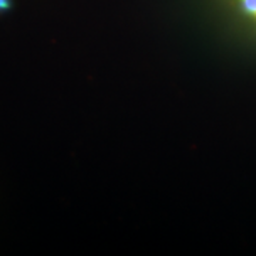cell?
<instances>
[{
	"label": "cell",
	"instance_id": "1",
	"mask_svg": "<svg viewBox=\"0 0 256 256\" xmlns=\"http://www.w3.org/2000/svg\"><path fill=\"white\" fill-rule=\"evenodd\" d=\"M239 3L246 14L256 18V0H239Z\"/></svg>",
	"mask_w": 256,
	"mask_h": 256
},
{
	"label": "cell",
	"instance_id": "2",
	"mask_svg": "<svg viewBox=\"0 0 256 256\" xmlns=\"http://www.w3.org/2000/svg\"><path fill=\"white\" fill-rule=\"evenodd\" d=\"M12 8V0H0V12H8Z\"/></svg>",
	"mask_w": 256,
	"mask_h": 256
}]
</instances>
